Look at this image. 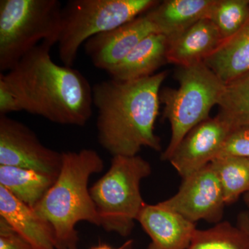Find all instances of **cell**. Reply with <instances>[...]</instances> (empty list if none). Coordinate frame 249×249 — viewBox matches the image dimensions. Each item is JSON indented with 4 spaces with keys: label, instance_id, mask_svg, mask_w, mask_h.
I'll list each match as a JSON object with an SVG mask.
<instances>
[{
    "label": "cell",
    "instance_id": "1",
    "mask_svg": "<svg viewBox=\"0 0 249 249\" xmlns=\"http://www.w3.org/2000/svg\"><path fill=\"white\" fill-rule=\"evenodd\" d=\"M167 76L163 71L132 81L103 80L93 87L98 141L113 157L137 156L142 147L161 150L155 126Z\"/></svg>",
    "mask_w": 249,
    "mask_h": 249
},
{
    "label": "cell",
    "instance_id": "2",
    "mask_svg": "<svg viewBox=\"0 0 249 249\" xmlns=\"http://www.w3.org/2000/svg\"><path fill=\"white\" fill-rule=\"evenodd\" d=\"M53 45L42 42L0 77L11 86L23 111L51 122L84 126L93 114V89L81 72L53 61Z\"/></svg>",
    "mask_w": 249,
    "mask_h": 249
},
{
    "label": "cell",
    "instance_id": "3",
    "mask_svg": "<svg viewBox=\"0 0 249 249\" xmlns=\"http://www.w3.org/2000/svg\"><path fill=\"white\" fill-rule=\"evenodd\" d=\"M104 168V161L91 149L62 152L61 169L53 184L34 210L49 224L57 249H78L76 227L88 222L99 227L88 183Z\"/></svg>",
    "mask_w": 249,
    "mask_h": 249
},
{
    "label": "cell",
    "instance_id": "4",
    "mask_svg": "<svg viewBox=\"0 0 249 249\" xmlns=\"http://www.w3.org/2000/svg\"><path fill=\"white\" fill-rule=\"evenodd\" d=\"M62 9L58 0H1L0 71H10L42 42L58 44Z\"/></svg>",
    "mask_w": 249,
    "mask_h": 249
},
{
    "label": "cell",
    "instance_id": "5",
    "mask_svg": "<svg viewBox=\"0 0 249 249\" xmlns=\"http://www.w3.org/2000/svg\"><path fill=\"white\" fill-rule=\"evenodd\" d=\"M151 165L140 156H114L110 168L90 188L100 225L108 232L127 237L146 203L141 193L142 180Z\"/></svg>",
    "mask_w": 249,
    "mask_h": 249
},
{
    "label": "cell",
    "instance_id": "6",
    "mask_svg": "<svg viewBox=\"0 0 249 249\" xmlns=\"http://www.w3.org/2000/svg\"><path fill=\"white\" fill-rule=\"evenodd\" d=\"M177 89L165 88L160 93L164 105L163 118L169 121L171 137L162 152L161 160H168L185 136L197 124L210 118V112L220 101L225 83L204 62L178 67Z\"/></svg>",
    "mask_w": 249,
    "mask_h": 249
},
{
    "label": "cell",
    "instance_id": "7",
    "mask_svg": "<svg viewBox=\"0 0 249 249\" xmlns=\"http://www.w3.org/2000/svg\"><path fill=\"white\" fill-rule=\"evenodd\" d=\"M156 0H70L62 9L58 54L72 67L78 50L91 37L112 30L150 11Z\"/></svg>",
    "mask_w": 249,
    "mask_h": 249
},
{
    "label": "cell",
    "instance_id": "8",
    "mask_svg": "<svg viewBox=\"0 0 249 249\" xmlns=\"http://www.w3.org/2000/svg\"><path fill=\"white\" fill-rule=\"evenodd\" d=\"M62 152L44 145L22 123L0 115V165L36 170L56 178Z\"/></svg>",
    "mask_w": 249,
    "mask_h": 249
},
{
    "label": "cell",
    "instance_id": "9",
    "mask_svg": "<svg viewBox=\"0 0 249 249\" xmlns=\"http://www.w3.org/2000/svg\"><path fill=\"white\" fill-rule=\"evenodd\" d=\"M162 202L194 224L199 221L221 222L227 206L222 186L211 163L183 178L176 194Z\"/></svg>",
    "mask_w": 249,
    "mask_h": 249
},
{
    "label": "cell",
    "instance_id": "10",
    "mask_svg": "<svg viewBox=\"0 0 249 249\" xmlns=\"http://www.w3.org/2000/svg\"><path fill=\"white\" fill-rule=\"evenodd\" d=\"M232 129L218 113L192 129L178 144L169 161L181 178L190 176L209 165L217 157Z\"/></svg>",
    "mask_w": 249,
    "mask_h": 249
},
{
    "label": "cell",
    "instance_id": "11",
    "mask_svg": "<svg viewBox=\"0 0 249 249\" xmlns=\"http://www.w3.org/2000/svg\"><path fill=\"white\" fill-rule=\"evenodd\" d=\"M157 33L145 14L120 27L93 36L84 44L85 52L96 68L109 71L147 36Z\"/></svg>",
    "mask_w": 249,
    "mask_h": 249
},
{
    "label": "cell",
    "instance_id": "12",
    "mask_svg": "<svg viewBox=\"0 0 249 249\" xmlns=\"http://www.w3.org/2000/svg\"><path fill=\"white\" fill-rule=\"evenodd\" d=\"M137 222L151 240L147 249H187L197 229L162 201L145 204Z\"/></svg>",
    "mask_w": 249,
    "mask_h": 249
},
{
    "label": "cell",
    "instance_id": "13",
    "mask_svg": "<svg viewBox=\"0 0 249 249\" xmlns=\"http://www.w3.org/2000/svg\"><path fill=\"white\" fill-rule=\"evenodd\" d=\"M223 40L217 28L209 18L201 19L168 39L167 63L186 67L204 62Z\"/></svg>",
    "mask_w": 249,
    "mask_h": 249
},
{
    "label": "cell",
    "instance_id": "14",
    "mask_svg": "<svg viewBox=\"0 0 249 249\" xmlns=\"http://www.w3.org/2000/svg\"><path fill=\"white\" fill-rule=\"evenodd\" d=\"M0 217L34 249H57L53 232L45 219L2 186H0Z\"/></svg>",
    "mask_w": 249,
    "mask_h": 249
},
{
    "label": "cell",
    "instance_id": "15",
    "mask_svg": "<svg viewBox=\"0 0 249 249\" xmlns=\"http://www.w3.org/2000/svg\"><path fill=\"white\" fill-rule=\"evenodd\" d=\"M168 45L166 36L157 33L150 34L107 72L111 79L119 81H132L151 76L167 63Z\"/></svg>",
    "mask_w": 249,
    "mask_h": 249
},
{
    "label": "cell",
    "instance_id": "16",
    "mask_svg": "<svg viewBox=\"0 0 249 249\" xmlns=\"http://www.w3.org/2000/svg\"><path fill=\"white\" fill-rule=\"evenodd\" d=\"M215 0H165L147 11L157 34L168 39L209 18Z\"/></svg>",
    "mask_w": 249,
    "mask_h": 249
},
{
    "label": "cell",
    "instance_id": "17",
    "mask_svg": "<svg viewBox=\"0 0 249 249\" xmlns=\"http://www.w3.org/2000/svg\"><path fill=\"white\" fill-rule=\"evenodd\" d=\"M204 63L225 84L249 72V16L242 28L223 41Z\"/></svg>",
    "mask_w": 249,
    "mask_h": 249
},
{
    "label": "cell",
    "instance_id": "18",
    "mask_svg": "<svg viewBox=\"0 0 249 249\" xmlns=\"http://www.w3.org/2000/svg\"><path fill=\"white\" fill-rule=\"evenodd\" d=\"M56 178L36 170L0 165V186L34 209Z\"/></svg>",
    "mask_w": 249,
    "mask_h": 249
},
{
    "label": "cell",
    "instance_id": "19",
    "mask_svg": "<svg viewBox=\"0 0 249 249\" xmlns=\"http://www.w3.org/2000/svg\"><path fill=\"white\" fill-rule=\"evenodd\" d=\"M211 164L222 186L226 205L233 204L249 191V159L219 157Z\"/></svg>",
    "mask_w": 249,
    "mask_h": 249
},
{
    "label": "cell",
    "instance_id": "20",
    "mask_svg": "<svg viewBox=\"0 0 249 249\" xmlns=\"http://www.w3.org/2000/svg\"><path fill=\"white\" fill-rule=\"evenodd\" d=\"M218 107L232 129L249 126V72L225 84Z\"/></svg>",
    "mask_w": 249,
    "mask_h": 249
},
{
    "label": "cell",
    "instance_id": "21",
    "mask_svg": "<svg viewBox=\"0 0 249 249\" xmlns=\"http://www.w3.org/2000/svg\"><path fill=\"white\" fill-rule=\"evenodd\" d=\"M187 249H249V238L237 226L221 222L210 229H196Z\"/></svg>",
    "mask_w": 249,
    "mask_h": 249
},
{
    "label": "cell",
    "instance_id": "22",
    "mask_svg": "<svg viewBox=\"0 0 249 249\" xmlns=\"http://www.w3.org/2000/svg\"><path fill=\"white\" fill-rule=\"evenodd\" d=\"M249 16V0H215L208 18L225 40L240 30Z\"/></svg>",
    "mask_w": 249,
    "mask_h": 249
},
{
    "label": "cell",
    "instance_id": "23",
    "mask_svg": "<svg viewBox=\"0 0 249 249\" xmlns=\"http://www.w3.org/2000/svg\"><path fill=\"white\" fill-rule=\"evenodd\" d=\"M219 157L249 159V126L235 127L231 131L218 154Z\"/></svg>",
    "mask_w": 249,
    "mask_h": 249
},
{
    "label": "cell",
    "instance_id": "24",
    "mask_svg": "<svg viewBox=\"0 0 249 249\" xmlns=\"http://www.w3.org/2000/svg\"><path fill=\"white\" fill-rule=\"evenodd\" d=\"M0 249H34L3 218L0 217Z\"/></svg>",
    "mask_w": 249,
    "mask_h": 249
},
{
    "label": "cell",
    "instance_id": "25",
    "mask_svg": "<svg viewBox=\"0 0 249 249\" xmlns=\"http://www.w3.org/2000/svg\"><path fill=\"white\" fill-rule=\"evenodd\" d=\"M19 111L23 109L19 98L7 82L0 77V115Z\"/></svg>",
    "mask_w": 249,
    "mask_h": 249
},
{
    "label": "cell",
    "instance_id": "26",
    "mask_svg": "<svg viewBox=\"0 0 249 249\" xmlns=\"http://www.w3.org/2000/svg\"><path fill=\"white\" fill-rule=\"evenodd\" d=\"M237 227L240 228L249 238V212H242L237 217Z\"/></svg>",
    "mask_w": 249,
    "mask_h": 249
},
{
    "label": "cell",
    "instance_id": "27",
    "mask_svg": "<svg viewBox=\"0 0 249 249\" xmlns=\"http://www.w3.org/2000/svg\"><path fill=\"white\" fill-rule=\"evenodd\" d=\"M122 249H132V241H127V242L124 244V245L121 246Z\"/></svg>",
    "mask_w": 249,
    "mask_h": 249
},
{
    "label": "cell",
    "instance_id": "28",
    "mask_svg": "<svg viewBox=\"0 0 249 249\" xmlns=\"http://www.w3.org/2000/svg\"><path fill=\"white\" fill-rule=\"evenodd\" d=\"M244 201H245L246 206L248 208L249 212V191L244 195Z\"/></svg>",
    "mask_w": 249,
    "mask_h": 249
},
{
    "label": "cell",
    "instance_id": "29",
    "mask_svg": "<svg viewBox=\"0 0 249 249\" xmlns=\"http://www.w3.org/2000/svg\"><path fill=\"white\" fill-rule=\"evenodd\" d=\"M91 249H115L111 248V247H109V246L106 245H102L98 246V247H94V248H92ZM122 249V247H119V249Z\"/></svg>",
    "mask_w": 249,
    "mask_h": 249
}]
</instances>
